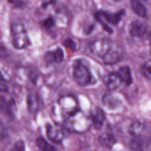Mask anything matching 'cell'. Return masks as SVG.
I'll return each instance as SVG.
<instances>
[{
  "label": "cell",
  "mask_w": 151,
  "mask_h": 151,
  "mask_svg": "<svg viewBox=\"0 0 151 151\" xmlns=\"http://www.w3.org/2000/svg\"><path fill=\"white\" fill-rule=\"evenodd\" d=\"M120 77L121 78L123 83L126 85H130L132 83L133 78L130 68L128 66H123L120 67L117 71Z\"/></svg>",
  "instance_id": "ac0fdd59"
},
{
  "label": "cell",
  "mask_w": 151,
  "mask_h": 151,
  "mask_svg": "<svg viewBox=\"0 0 151 151\" xmlns=\"http://www.w3.org/2000/svg\"><path fill=\"white\" fill-rule=\"evenodd\" d=\"M14 106V101L13 100H6L5 98L1 96V109L5 113L9 116L12 114V109Z\"/></svg>",
  "instance_id": "d6986e66"
},
{
  "label": "cell",
  "mask_w": 151,
  "mask_h": 151,
  "mask_svg": "<svg viewBox=\"0 0 151 151\" xmlns=\"http://www.w3.org/2000/svg\"><path fill=\"white\" fill-rule=\"evenodd\" d=\"M113 1H119L120 0H113Z\"/></svg>",
  "instance_id": "4dcf8cb0"
},
{
  "label": "cell",
  "mask_w": 151,
  "mask_h": 151,
  "mask_svg": "<svg viewBox=\"0 0 151 151\" xmlns=\"http://www.w3.org/2000/svg\"><path fill=\"white\" fill-rule=\"evenodd\" d=\"M11 41L13 46L18 49H24L31 44V41L24 24L17 21L11 25Z\"/></svg>",
  "instance_id": "3957f363"
},
{
  "label": "cell",
  "mask_w": 151,
  "mask_h": 151,
  "mask_svg": "<svg viewBox=\"0 0 151 151\" xmlns=\"http://www.w3.org/2000/svg\"><path fill=\"white\" fill-rule=\"evenodd\" d=\"M12 150L14 151H23L25 150V143L22 140H19L17 142L14 146L11 149Z\"/></svg>",
  "instance_id": "d4e9b609"
},
{
  "label": "cell",
  "mask_w": 151,
  "mask_h": 151,
  "mask_svg": "<svg viewBox=\"0 0 151 151\" xmlns=\"http://www.w3.org/2000/svg\"><path fill=\"white\" fill-rule=\"evenodd\" d=\"M42 25L46 28H50L54 26L55 25V20L53 17L50 16L47 17L46 19H45L42 22Z\"/></svg>",
  "instance_id": "cb8c5ba5"
},
{
  "label": "cell",
  "mask_w": 151,
  "mask_h": 151,
  "mask_svg": "<svg viewBox=\"0 0 151 151\" xmlns=\"http://www.w3.org/2000/svg\"><path fill=\"white\" fill-rule=\"evenodd\" d=\"M99 143L103 147L110 149L116 143V139L114 135L110 132H104L99 137Z\"/></svg>",
  "instance_id": "4fadbf2b"
},
{
  "label": "cell",
  "mask_w": 151,
  "mask_h": 151,
  "mask_svg": "<svg viewBox=\"0 0 151 151\" xmlns=\"http://www.w3.org/2000/svg\"><path fill=\"white\" fill-rule=\"evenodd\" d=\"M146 33V28L143 22L136 20L133 21L130 26V34L133 37L142 38Z\"/></svg>",
  "instance_id": "30bf717a"
},
{
  "label": "cell",
  "mask_w": 151,
  "mask_h": 151,
  "mask_svg": "<svg viewBox=\"0 0 151 151\" xmlns=\"http://www.w3.org/2000/svg\"><path fill=\"white\" fill-rule=\"evenodd\" d=\"M122 55L120 52L117 49H114L113 47L103 56L102 60L103 62L106 64H114L119 62L122 59Z\"/></svg>",
  "instance_id": "8fae6325"
},
{
  "label": "cell",
  "mask_w": 151,
  "mask_h": 151,
  "mask_svg": "<svg viewBox=\"0 0 151 151\" xmlns=\"http://www.w3.org/2000/svg\"><path fill=\"white\" fill-rule=\"evenodd\" d=\"M78 110L76 98L73 95H65L61 97L53 108V113L57 117L64 122L70 116Z\"/></svg>",
  "instance_id": "6da1fadb"
},
{
  "label": "cell",
  "mask_w": 151,
  "mask_h": 151,
  "mask_svg": "<svg viewBox=\"0 0 151 151\" xmlns=\"http://www.w3.org/2000/svg\"><path fill=\"white\" fill-rule=\"evenodd\" d=\"M129 143V147L132 150H142L143 147V141L138 137H134Z\"/></svg>",
  "instance_id": "44dd1931"
},
{
  "label": "cell",
  "mask_w": 151,
  "mask_h": 151,
  "mask_svg": "<svg viewBox=\"0 0 151 151\" xmlns=\"http://www.w3.org/2000/svg\"><path fill=\"white\" fill-rule=\"evenodd\" d=\"M9 3L13 4L15 7H20L22 6L23 2L20 0H8Z\"/></svg>",
  "instance_id": "4316f807"
},
{
  "label": "cell",
  "mask_w": 151,
  "mask_h": 151,
  "mask_svg": "<svg viewBox=\"0 0 151 151\" xmlns=\"http://www.w3.org/2000/svg\"><path fill=\"white\" fill-rule=\"evenodd\" d=\"M45 57L48 62L61 63L64 60V55L63 50L58 48L51 52H48Z\"/></svg>",
  "instance_id": "5bb4252c"
},
{
  "label": "cell",
  "mask_w": 151,
  "mask_h": 151,
  "mask_svg": "<svg viewBox=\"0 0 151 151\" xmlns=\"http://www.w3.org/2000/svg\"><path fill=\"white\" fill-rule=\"evenodd\" d=\"M130 5L133 12L138 16L144 18L146 16L147 10L145 6L139 0H130Z\"/></svg>",
  "instance_id": "2e32d148"
},
{
  "label": "cell",
  "mask_w": 151,
  "mask_h": 151,
  "mask_svg": "<svg viewBox=\"0 0 151 151\" xmlns=\"http://www.w3.org/2000/svg\"><path fill=\"white\" fill-rule=\"evenodd\" d=\"M144 124L138 120L134 121L131 123L129 127V133L134 137L140 136L145 130Z\"/></svg>",
  "instance_id": "e0dca14e"
},
{
  "label": "cell",
  "mask_w": 151,
  "mask_h": 151,
  "mask_svg": "<svg viewBox=\"0 0 151 151\" xmlns=\"http://www.w3.org/2000/svg\"><path fill=\"white\" fill-rule=\"evenodd\" d=\"M90 116L94 127L97 130L100 129L103 127L106 119L104 111L100 108H96L91 111Z\"/></svg>",
  "instance_id": "9c48e42d"
},
{
  "label": "cell",
  "mask_w": 151,
  "mask_h": 151,
  "mask_svg": "<svg viewBox=\"0 0 151 151\" xmlns=\"http://www.w3.org/2000/svg\"><path fill=\"white\" fill-rule=\"evenodd\" d=\"M103 105L109 109H114L119 105L118 99L111 94H106L102 98Z\"/></svg>",
  "instance_id": "9a60e30c"
},
{
  "label": "cell",
  "mask_w": 151,
  "mask_h": 151,
  "mask_svg": "<svg viewBox=\"0 0 151 151\" xmlns=\"http://www.w3.org/2000/svg\"><path fill=\"white\" fill-rule=\"evenodd\" d=\"M63 45L66 48H69L70 50H71L73 51L76 50V48H77L76 43L71 38H66L63 42Z\"/></svg>",
  "instance_id": "603a6c76"
},
{
  "label": "cell",
  "mask_w": 151,
  "mask_h": 151,
  "mask_svg": "<svg viewBox=\"0 0 151 151\" xmlns=\"http://www.w3.org/2000/svg\"><path fill=\"white\" fill-rule=\"evenodd\" d=\"M46 133L47 137L54 143H60L64 137V133L58 124H48L46 126Z\"/></svg>",
  "instance_id": "52a82bcc"
},
{
  "label": "cell",
  "mask_w": 151,
  "mask_h": 151,
  "mask_svg": "<svg viewBox=\"0 0 151 151\" xmlns=\"http://www.w3.org/2000/svg\"><path fill=\"white\" fill-rule=\"evenodd\" d=\"M73 77L80 86H87L92 81V75L88 68L80 60L75 61L73 64Z\"/></svg>",
  "instance_id": "5b68a950"
},
{
  "label": "cell",
  "mask_w": 151,
  "mask_h": 151,
  "mask_svg": "<svg viewBox=\"0 0 151 151\" xmlns=\"http://www.w3.org/2000/svg\"><path fill=\"white\" fill-rule=\"evenodd\" d=\"M36 145L37 146L42 150H54L55 149L54 147L50 145L47 142V140L42 137H39L36 139Z\"/></svg>",
  "instance_id": "ffe728a7"
},
{
  "label": "cell",
  "mask_w": 151,
  "mask_h": 151,
  "mask_svg": "<svg viewBox=\"0 0 151 151\" xmlns=\"http://www.w3.org/2000/svg\"><path fill=\"white\" fill-rule=\"evenodd\" d=\"M146 149L149 150H151V138L147 142Z\"/></svg>",
  "instance_id": "f1b7e54d"
},
{
  "label": "cell",
  "mask_w": 151,
  "mask_h": 151,
  "mask_svg": "<svg viewBox=\"0 0 151 151\" xmlns=\"http://www.w3.org/2000/svg\"><path fill=\"white\" fill-rule=\"evenodd\" d=\"M124 14V10L122 9L116 13L111 14L106 11H99L95 14L96 19L101 23L103 29L109 33H111L113 30L107 25L106 22L112 25H116L121 21Z\"/></svg>",
  "instance_id": "277c9868"
},
{
  "label": "cell",
  "mask_w": 151,
  "mask_h": 151,
  "mask_svg": "<svg viewBox=\"0 0 151 151\" xmlns=\"http://www.w3.org/2000/svg\"><path fill=\"white\" fill-rule=\"evenodd\" d=\"M9 86L6 81V80L3 78V76H1V90L2 91L6 92L8 90Z\"/></svg>",
  "instance_id": "484cf974"
},
{
  "label": "cell",
  "mask_w": 151,
  "mask_h": 151,
  "mask_svg": "<svg viewBox=\"0 0 151 151\" xmlns=\"http://www.w3.org/2000/svg\"><path fill=\"white\" fill-rule=\"evenodd\" d=\"M148 39H149V42H150V45H151V32L149 33V35H148Z\"/></svg>",
  "instance_id": "f546056e"
},
{
  "label": "cell",
  "mask_w": 151,
  "mask_h": 151,
  "mask_svg": "<svg viewBox=\"0 0 151 151\" xmlns=\"http://www.w3.org/2000/svg\"><path fill=\"white\" fill-rule=\"evenodd\" d=\"M27 105L29 111L31 113H36L40 109V99L37 94H29L27 97Z\"/></svg>",
  "instance_id": "7c38bea8"
},
{
  "label": "cell",
  "mask_w": 151,
  "mask_h": 151,
  "mask_svg": "<svg viewBox=\"0 0 151 151\" xmlns=\"http://www.w3.org/2000/svg\"><path fill=\"white\" fill-rule=\"evenodd\" d=\"M67 129L74 133H84L87 131L92 124L90 116L78 110L64 121Z\"/></svg>",
  "instance_id": "7a4b0ae2"
},
{
  "label": "cell",
  "mask_w": 151,
  "mask_h": 151,
  "mask_svg": "<svg viewBox=\"0 0 151 151\" xmlns=\"http://www.w3.org/2000/svg\"><path fill=\"white\" fill-rule=\"evenodd\" d=\"M142 71L147 79L151 80V64L145 63L142 67Z\"/></svg>",
  "instance_id": "7402d4cb"
},
{
  "label": "cell",
  "mask_w": 151,
  "mask_h": 151,
  "mask_svg": "<svg viewBox=\"0 0 151 151\" xmlns=\"http://www.w3.org/2000/svg\"><path fill=\"white\" fill-rule=\"evenodd\" d=\"M103 83L105 86L110 90L117 89L123 83L117 72L110 73L103 78Z\"/></svg>",
  "instance_id": "ba28073f"
},
{
  "label": "cell",
  "mask_w": 151,
  "mask_h": 151,
  "mask_svg": "<svg viewBox=\"0 0 151 151\" xmlns=\"http://www.w3.org/2000/svg\"><path fill=\"white\" fill-rule=\"evenodd\" d=\"M112 47V42L110 40L100 38L93 41L90 44L89 49L93 55L102 58Z\"/></svg>",
  "instance_id": "8992f818"
},
{
  "label": "cell",
  "mask_w": 151,
  "mask_h": 151,
  "mask_svg": "<svg viewBox=\"0 0 151 151\" xmlns=\"http://www.w3.org/2000/svg\"><path fill=\"white\" fill-rule=\"evenodd\" d=\"M37 77H37V74L35 73H34V72H31V73H29V78H30L31 81L32 83H34V82H35V81H36Z\"/></svg>",
  "instance_id": "83f0119b"
}]
</instances>
